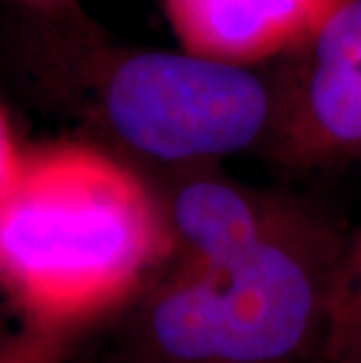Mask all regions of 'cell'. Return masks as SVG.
Returning <instances> with one entry per match:
<instances>
[{"mask_svg": "<svg viewBox=\"0 0 361 363\" xmlns=\"http://www.w3.org/2000/svg\"><path fill=\"white\" fill-rule=\"evenodd\" d=\"M64 335L28 323L0 342V363H64Z\"/></svg>", "mask_w": 361, "mask_h": 363, "instance_id": "obj_8", "label": "cell"}, {"mask_svg": "<svg viewBox=\"0 0 361 363\" xmlns=\"http://www.w3.org/2000/svg\"><path fill=\"white\" fill-rule=\"evenodd\" d=\"M106 125L129 148L193 162L249 148L272 127L274 94L249 66L188 52H136L101 80Z\"/></svg>", "mask_w": 361, "mask_h": 363, "instance_id": "obj_3", "label": "cell"}, {"mask_svg": "<svg viewBox=\"0 0 361 363\" xmlns=\"http://www.w3.org/2000/svg\"><path fill=\"white\" fill-rule=\"evenodd\" d=\"M321 363H361V230L338 267Z\"/></svg>", "mask_w": 361, "mask_h": 363, "instance_id": "obj_7", "label": "cell"}, {"mask_svg": "<svg viewBox=\"0 0 361 363\" xmlns=\"http://www.w3.org/2000/svg\"><path fill=\"white\" fill-rule=\"evenodd\" d=\"M272 87L270 134L282 160L312 164L361 155V0H350Z\"/></svg>", "mask_w": 361, "mask_h": 363, "instance_id": "obj_4", "label": "cell"}, {"mask_svg": "<svg viewBox=\"0 0 361 363\" xmlns=\"http://www.w3.org/2000/svg\"><path fill=\"white\" fill-rule=\"evenodd\" d=\"M279 206L235 183L190 179L176 188L167 223L174 244L186 251L183 262L221 269L240 260L265 237Z\"/></svg>", "mask_w": 361, "mask_h": 363, "instance_id": "obj_6", "label": "cell"}, {"mask_svg": "<svg viewBox=\"0 0 361 363\" xmlns=\"http://www.w3.org/2000/svg\"><path fill=\"white\" fill-rule=\"evenodd\" d=\"M21 160H24V155H19L10 125H7V118L3 108H0V197L5 195V190L17 179Z\"/></svg>", "mask_w": 361, "mask_h": 363, "instance_id": "obj_9", "label": "cell"}, {"mask_svg": "<svg viewBox=\"0 0 361 363\" xmlns=\"http://www.w3.org/2000/svg\"><path fill=\"white\" fill-rule=\"evenodd\" d=\"M172 246L139 176L89 145L24 157L0 197V286L59 333L125 303Z\"/></svg>", "mask_w": 361, "mask_h": 363, "instance_id": "obj_1", "label": "cell"}, {"mask_svg": "<svg viewBox=\"0 0 361 363\" xmlns=\"http://www.w3.org/2000/svg\"><path fill=\"white\" fill-rule=\"evenodd\" d=\"M183 52L253 66L294 54L350 0H160Z\"/></svg>", "mask_w": 361, "mask_h": 363, "instance_id": "obj_5", "label": "cell"}, {"mask_svg": "<svg viewBox=\"0 0 361 363\" xmlns=\"http://www.w3.org/2000/svg\"><path fill=\"white\" fill-rule=\"evenodd\" d=\"M345 246L314 213L282 204L233 265L181 262L150 293L136 328L145 361L321 363Z\"/></svg>", "mask_w": 361, "mask_h": 363, "instance_id": "obj_2", "label": "cell"}]
</instances>
